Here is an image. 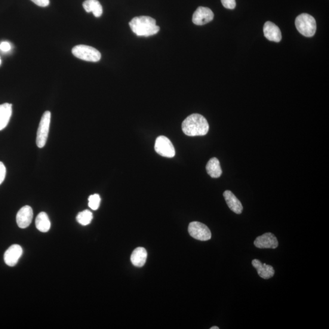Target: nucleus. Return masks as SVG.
Segmentation results:
<instances>
[{"mask_svg":"<svg viewBox=\"0 0 329 329\" xmlns=\"http://www.w3.org/2000/svg\"><path fill=\"white\" fill-rule=\"evenodd\" d=\"M182 130L188 136H202L208 133L209 125L204 116L198 113H193L184 119Z\"/></svg>","mask_w":329,"mask_h":329,"instance_id":"obj_1","label":"nucleus"},{"mask_svg":"<svg viewBox=\"0 0 329 329\" xmlns=\"http://www.w3.org/2000/svg\"><path fill=\"white\" fill-rule=\"evenodd\" d=\"M130 26L132 32L137 36H152L156 35L160 30L159 26L156 24V20L148 16L132 18Z\"/></svg>","mask_w":329,"mask_h":329,"instance_id":"obj_2","label":"nucleus"},{"mask_svg":"<svg viewBox=\"0 0 329 329\" xmlns=\"http://www.w3.org/2000/svg\"><path fill=\"white\" fill-rule=\"evenodd\" d=\"M296 29L301 35L310 38L315 35L316 31V23L314 17L308 14H302L297 16L295 20Z\"/></svg>","mask_w":329,"mask_h":329,"instance_id":"obj_3","label":"nucleus"},{"mask_svg":"<svg viewBox=\"0 0 329 329\" xmlns=\"http://www.w3.org/2000/svg\"><path fill=\"white\" fill-rule=\"evenodd\" d=\"M72 54L76 57L87 62L96 63L101 58L100 52L90 46L79 45L72 49Z\"/></svg>","mask_w":329,"mask_h":329,"instance_id":"obj_4","label":"nucleus"},{"mask_svg":"<svg viewBox=\"0 0 329 329\" xmlns=\"http://www.w3.org/2000/svg\"><path fill=\"white\" fill-rule=\"evenodd\" d=\"M51 122V113L46 111L42 115L40 122L38 133H37L36 144L40 148L44 147L48 139Z\"/></svg>","mask_w":329,"mask_h":329,"instance_id":"obj_5","label":"nucleus"},{"mask_svg":"<svg viewBox=\"0 0 329 329\" xmlns=\"http://www.w3.org/2000/svg\"><path fill=\"white\" fill-rule=\"evenodd\" d=\"M188 230L190 236L198 241H207L212 237V233L208 227L198 221L190 223Z\"/></svg>","mask_w":329,"mask_h":329,"instance_id":"obj_6","label":"nucleus"},{"mask_svg":"<svg viewBox=\"0 0 329 329\" xmlns=\"http://www.w3.org/2000/svg\"><path fill=\"white\" fill-rule=\"evenodd\" d=\"M155 149L157 153L165 158H173L176 154L173 143L163 135L156 138Z\"/></svg>","mask_w":329,"mask_h":329,"instance_id":"obj_7","label":"nucleus"},{"mask_svg":"<svg viewBox=\"0 0 329 329\" xmlns=\"http://www.w3.org/2000/svg\"><path fill=\"white\" fill-rule=\"evenodd\" d=\"M214 14L211 9L200 6L193 15L192 21L196 25H204L214 19Z\"/></svg>","mask_w":329,"mask_h":329,"instance_id":"obj_8","label":"nucleus"},{"mask_svg":"<svg viewBox=\"0 0 329 329\" xmlns=\"http://www.w3.org/2000/svg\"><path fill=\"white\" fill-rule=\"evenodd\" d=\"M254 244L260 249H276L278 247L279 242L276 236L272 233H265L258 236Z\"/></svg>","mask_w":329,"mask_h":329,"instance_id":"obj_9","label":"nucleus"},{"mask_svg":"<svg viewBox=\"0 0 329 329\" xmlns=\"http://www.w3.org/2000/svg\"><path fill=\"white\" fill-rule=\"evenodd\" d=\"M22 248L18 245H13L9 247L4 255L5 262L9 266H14L22 256Z\"/></svg>","mask_w":329,"mask_h":329,"instance_id":"obj_10","label":"nucleus"},{"mask_svg":"<svg viewBox=\"0 0 329 329\" xmlns=\"http://www.w3.org/2000/svg\"><path fill=\"white\" fill-rule=\"evenodd\" d=\"M33 211L29 205L24 206L18 212L16 217L17 223L18 227L21 229H25L32 222Z\"/></svg>","mask_w":329,"mask_h":329,"instance_id":"obj_11","label":"nucleus"},{"mask_svg":"<svg viewBox=\"0 0 329 329\" xmlns=\"http://www.w3.org/2000/svg\"><path fill=\"white\" fill-rule=\"evenodd\" d=\"M264 35L269 41L279 42L282 39L281 30L278 26L271 21H266L263 27Z\"/></svg>","mask_w":329,"mask_h":329,"instance_id":"obj_12","label":"nucleus"},{"mask_svg":"<svg viewBox=\"0 0 329 329\" xmlns=\"http://www.w3.org/2000/svg\"><path fill=\"white\" fill-rule=\"evenodd\" d=\"M223 196L230 210L236 214L242 213L244 207H243L242 203L231 191L226 190L224 192Z\"/></svg>","mask_w":329,"mask_h":329,"instance_id":"obj_13","label":"nucleus"},{"mask_svg":"<svg viewBox=\"0 0 329 329\" xmlns=\"http://www.w3.org/2000/svg\"><path fill=\"white\" fill-rule=\"evenodd\" d=\"M252 264L257 271L258 275L264 279H269L275 275V270L272 266L262 263L258 259L252 261Z\"/></svg>","mask_w":329,"mask_h":329,"instance_id":"obj_14","label":"nucleus"},{"mask_svg":"<svg viewBox=\"0 0 329 329\" xmlns=\"http://www.w3.org/2000/svg\"><path fill=\"white\" fill-rule=\"evenodd\" d=\"M12 113V105L9 103L0 104V131L7 127Z\"/></svg>","mask_w":329,"mask_h":329,"instance_id":"obj_15","label":"nucleus"},{"mask_svg":"<svg viewBox=\"0 0 329 329\" xmlns=\"http://www.w3.org/2000/svg\"><path fill=\"white\" fill-rule=\"evenodd\" d=\"M147 259V251L144 248L135 249L131 256V261L134 266L142 267L145 264Z\"/></svg>","mask_w":329,"mask_h":329,"instance_id":"obj_16","label":"nucleus"},{"mask_svg":"<svg viewBox=\"0 0 329 329\" xmlns=\"http://www.w3.org/2000/svg\"><path fill=\"white\" fill-rule=\"evenodd\" d=\"M82 6L86 12H92L95 17H100L103 14L102 6L98 0H85Z\"/></svg>","mask_w":329,"mask_h":329,"instance_id":"obj_17","label":"nucleus"},{"mask_svg":"<svg viewBox=\"0 0 329 329\" xmlns=\"http://www.w3.org/2000/svg\"><path fill=\"white\" fill-rule=\"evenodd\" d=\"M206 170L209 176L213 178L220 177L222 174L220 161L216 158L209 160L206 165Z\"/></svg>","mask_w":329,"mask_h":329,"instance_id":"obj_18","label":"nucleus"},{"mask_svg":"<svg viewBox=\"0 0 329 329\" xmlns=\"http://www.w3.org/2000/svg\"><path fill=\"white\" fill-rule=\"evenodd\" d=\"M36 226L39 231L47 232L50 229L51 222L48 215L45 212H41L36 218Z\"/></svg>","mask_w":329,"mask_h":329,"instance_id":"obj_19","label":"nucleus"},{"mask_svg":"<svg viewBox=\"0 0 329 329\" xmlns=\"http://www.w3.org/2000/svg\"><path fill=\"white\" fill-rule=\"evenodd\" d=\"M92 219H93V214L88 210L79 212L76 217L77 221L82 226L88 225L92 222Z\"/></svg>","mask_w":329,"mask_h":329,"instance_id":"obj_20","label":"nucleus"},{"mask_svg":"<svg viewBox=\"0 0 329 329\" xmlns=\"http://www.w3.org/2000/svg\"><path fill=\"white\" fill-rule=\"evenodd\" d=\"M88 207L92 210L96 211L99 208L101 203V198L99 195L94 194L88 197Z\"/></svg>","mask_w":329,"mask_h":329,"instance_id":"obj_21","label":"nucleus"},{"mask_svg":"<svg viewBox=\"0 0 329 329\" xmlns=\"http://www.w3.org/2000/svg\"><path fill=\"white\" fill-rule=\"evenodd\" d=\"M224 8L229 9H235L236 6L235 0H221Z\"/></svg>","mask_w":329,"mask_h":329,"instance_id":"obj_22","label":"nucleus"},{"mask_svg":"<svg viewBox=\"0 0 329 329\" xmlns=\"http://www.w3.org/2000/svg\"><path fill=\"white\" fill-rule=\"evenodd\" d=\"M6 174V168L3 163L0 162V185L5 181Z\"/></svg>","mask_w":329,"mask_h":329,"instance_id":"obj_23","label":"nucleus"},{"mask_svg":"<svg viewBox=\"0 0 329 329\" xmlns=\"http://www.w3.org/2000/svg\"><path fill=\"white\" fill-rule=\"evenodd\" d=\"M32 1L40 7H47L50 5V0H32Z\"/></svg>","mask_w":329,"mask_h":329,"instance_id":"obj_24","label":"nucleus"},{"mask_svg":"<svg viewBox=\"0 0 329 329\" xmlns=\"http://www.w3.org/2000/svg\"><path fill=\"white\" fill-rule=\"evenodd\" d=\"M11 50V45L8 42H3L0 44V50L8 52Z\"/></svg>","mask_w":329,"mask_h":329,"instance_id":"obj_25","label":"nucleus"},{"mask_svg":"<svg viewBox=\"0 0 329 329\" xmlns=\"http://www.w3.org/2000/svg\"><path fill=\"white\" fill-rule=\"evenodd\" d=\"M220 328L217 326H214L211 328V329H219Z\"/></svg>","mask_w":329,"mask_h":329,"instance_id":"obj_26","label":"nucleus"},{"mask_svg":"<svg viewBox=\"0 0 329 329\" xmlns=\"http://www.w3.org/2000/svg\"><path fill=\"white\" fill-rule=\"evenodd\" d=\"M1 64H2V59H1V58H0V65H1Z\"/></svg>","mask_w":329,"mask_h":329,"instance_id":"obj_27","label":"nucleus"}]
</instances>
